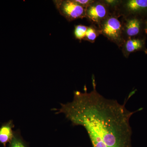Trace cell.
<instances>
[{
  "instance_id": "14",
  "label": "cell",
  "mask_w": 147,
  "mask_h": 147,
  "mask_svg": "<svg viewBox=\"0 0 147 147\" xmlns=\"http://www.w3.org/2000/svg\"><path fill=\"white\" fill-rule=\"evenodd\" d=\"M145 30L146 33L147 34V21L146 23V26H145Z\"/></svg>"
},
{
  "instance_id": "9",
  "label": "cell",
  "mask_w": 147,
  "mask_h": 147,
  "mask_svg": "<svg viewBox=\"0 0 147 147\" xmlns=\"http://www.w3.org/2000/svg\"><path fill=\"white\" fill-rule=\"evenodd\" d=\"M9 147H30L28 143L25 141L19 129L14 131L12 140L9 143Z\"/></svg>"
},
{
  "instance_id": "8",
  "label": "cell",
  "mask_w": 147,
  "mask_h": 147,
  "mask_svg": "<svg viewBox=\"0 0 147 147\" xmlns=\"http://www.w3.org/2000/svg\"><path fill=\"white\" fill-rule=\"evenodd\" d=\"M141 21L138 18H129L126 21L125 31L126 34L129 37L136 36L140 32Z\"/></svg>"
},
{
  "instance_id": "13",
  "label": "cell",
  "mask_w": 147,
  "mask_h": 147,
  "mask_svg": "<svg viewBox=\"0 0 147 147\" xmlns=\"http://www.w3.org/2000/svg\"><path fill=\"white\" fill-rule=\"evenodd\" d=\"M119 1H113V0H111V1H109V0H108V1H104L105 3H106L108 5L112 6L117 5V4L118 3H119Z\"/></svg>"
},
{
  "instance_id": "10",
  "label": "cell",
  "mask_w": 147,
  "mask_h": 147,
  "mask_svg": "<svg viewBox=\"0 0 147 147\" xmlns=\"http://www.w3.org/2000/svg\"><path fill=\"white\" fill-rule=\"evenodd\" d=\"M88 27L82 25H76L74 30V35L76 39L81 40L84 39L86 36V34Z\"/></svg>"
},
{
  "instance_id": "5",
  "label": "cell",
  "mask_w": 147,
  "mask_h": 147,
  "mask_svg": "<svg viewBox=\"0 0 147 147\" xmlns=\"http://www.w3.org/2000/svg\"><path fill=\"white\" fill-rule=\"evenodd\" d=\"M14 127L13 121L11 120L5 123L0 127V144L4 147H6L12 140L14 135Z\"/></svg>"
},
{
  "instance_id": "11",
  "label": "cell",
  "mask_w": 147,
  "mask_h": 147,
  "mask_svg": "<svg viewBox=\"0 0 147 147\" xmlns=\"http://www.w3.org/2000/svg\"><path fill=\"white\" fill-rule=\"evenodd\" d=\"M99 31L94 27L90 26L88 27L86 34L85 38L88 41L91 42H94L96 38L99 34Z\"/></svg>"
},
{
  "instance_id": "2",
  "label": "cell",
  "mask_w": 147,
  "mask_h": 147,
  "mask_svg": "<svg viewBox=\"0 0 147 147\" xmlns=\"http://www.w3.org/2000/svg\"><path fill=\"white\" fill-rule=\"evenodd\" d=\"M54 1L60 13L68 21L82 18L86 16V9L76 2L74 0Z\"/></svg>"
},
{
  "instance_id": "7",
  "label": "cell",
  "mask_w": 147,
  "mask_h": 147,
  "mask_svg": "<svg viewBox=\"0 0 147 147\" xmlns=\"http://www.w3.org/2000/svg\"><path fill=\"white\" fill-rule=\"evenodd\" d=\"M144 40L139 38H130L127 40L124 45L123 51L125 54L129 55L135 51L142 50L144 47Z\"/></svg>"
},
{
  "instance_id": "12",
  "label": "cell",
  "mask_w": 147,
  "mask_h": 147,
  "mask_svg": "<svg viewBox=\"0 0 147 147\" xmlns=\"http://www.w3.org/2000/svg\"><path fill=\"white\" fill-rule=\"evenodd\" d=\"M74 1L86 9L94 3V1H91V0H74Z\"/></svg>"
},
{
  "instance_id": "3",
  "label": "cell",
  "mask_w": 147,
  "mask_h": 147,
  "mask_svg": "<svg viewBox=\"0 0 147 147\" xmlns=\"http://www.w3.org/2000/svg\"><path fill=\"white\" fill-rule=\"evenodd\" d=\"M100 32L111 41L117 44L122 40V26L120 21L115 16L106 18L101 26Z\"/></svg>"
},
{
  "instance_id": "6",
  "label": "cell",
  "mask_w": 147,
  "mask_h": 147,
  "mask_svg": "<svg viewBox=\"0 0 147 147\" xmlns=\"http://www.w3.org/2000/svg\"><path fill=\"white\" fill-rule=\"evenodd\" d=\"M126 10L129 13H137L147 11V0H129L125 4Z\"/></svg>"
},
{
  "instance_id": "4",
  "label": "cell",
  "mask_w": 147,
  "mask_h": 147,
  "mask_svg": "<svg viewBox=\"0 0 147 147\" xmlns=\"http://www.w3.org/2000/svg\"><path fill=\"white\" fill-rule=\"evenodd\" d=\"M108 14L105 5L94 3L86 9V16L94 23H99L107 17Z\"/></svg>"
},
{
  "instance_id": "1",
  "label": "cell",
  "mask_w": 147,
  "mask_h": 147,
  "mask_svg": "<svg viewBox=\"0 0 147 147\" xmlns=\"http://www.w3.org/2000/svg\"><path fill=\"white\" fill-rule=\"evenodd\" d=\"M93 90L88 92L74 91L71 102L61 103L53 109L63 114L73 126H81L86 131L93 147H131V112L117 100L105 98L96 90L94 76Z\"/></svg>"
}]
</instances>
